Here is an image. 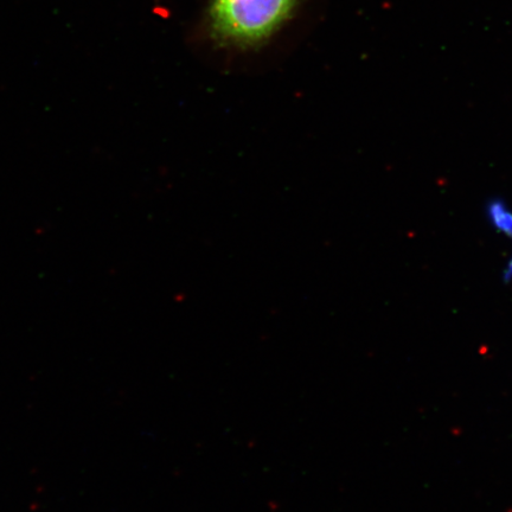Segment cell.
Wrapping results in <instances>:
<instances>
[{
	"instance_id": "2",
	"label": "cell",
	"mask_w": 512,
	"mask_h": 512,
	"mask_svg": "<svg viewBox=\"0 0 512 512\" xmlns=\"http://www.w3.org/2000/svg\"><path fill=\"white\" fill-rule=\"evenodd\" d=\"M492 226L512 239V211L501 200L492 201L488 207Z\"/></svg>"
},
{
	"instance_id": "1",
	"label": "cell",
	"mask_w": 512,
	"mask_h": 512,
	"mask_svg": "<svg viewBox=\"0 0 512 512\" xmlns=\"http://www.w3.org/2000/svg\"><path fill=\"white\" fill-rule=\"evenodd\" d=\"M298 0H213L210 34L227 46L248 48L264 43L293 14Z\"/></svg>"
}]
</instances>
